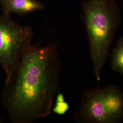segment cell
I'll use <instances>...</instances> for the list:
<instances>
[{"instance_id":"6da1fadb","label":"cell","mask_w":123,"mask_h":123,"mask_svg":"<svg viewBox=\"0 0 123 123\" xmlns=\"http://www.w3.org/2000/svg\"><path fill=\"white\" fill-rule=\"evenodd\" d=\"M61 68L57 44L31 46L2 90L12 123H34L51 114Z\"/></svg>"},{"instance_id":"ba28073f","label":"cell","mask_w":123,"mask_h":123,"mask_svg":"<svg viewBox=\"0 0 123 123\" xmlns=\"http://www.w3.org/2000/svg\"><path fill=\"white\" fill-rule=\"evenodd\" d=\"M3 121V119L0 117V123H2Z\"/></svg>"},{"instance_id":"5b68a950","label":"cell","mask_w":123,"mask_h":123,"mask_svg":"<svg viewBox=\"0 0 123 123\" xmlns=\"http://www.w3.org/2000/svg\"><path fill=\"white\" fill-rule=\"evenodd\" d=\"M3 14L12 13L25 15L34 12L44 8V5L37 0H0Z\"/></svg>"},{"instance_id":"277c9868","label":"cell","mask_w":123,"mask_h":123,"mask_svg":"<svg viewBox=\"0 0 123 123\" xmlns=\"http://www.w3.org/2000/svg\"><path fill=\"white\" fill-rule=\"evenodd\" d=\"M33 31L23 26L10 15H0V67L8 82L18 65L31 47Z\"/></svg>"},{"instance_id":"3957f363","label":"cell","mask_w":123,"mask_h":123,"mask_svg":"<svg viewBox=\"0 0 123 123\" xmlns=\"http://www.w3.org/2000/svg\"><path fill=\"white\" fill-rule=\"evenodd\" d=\"M123 119V92L117 86L87 89L74 117L78 123H119Z\"/></svg>"},{"instance_id":"8992f818","label":"cell","mask_w":123,"mask_h":123,"mask_svg":"<svg viewBox=\"0 0 123 123\" xmlns=\"http://www.w3.org/2000/svg\"><path fill=\"white\" fill-rule=\"evenodd\" d=\"M111 66L113 70L123 75V36L119 38L111 55Z\"/></svg>"},{"instance_id":"7a4b0ae2","label":"cell","mask_w":123,"mask_h":123,"mask_svg":"<svg viewBox=\"0 0 123 123\" xmlns=\"http://www.w3.org/2000/svg\"><path fill=\"white\" fill-rule=\"evenodd\" d=\"M83 19L88 34L90 57L98 82L121 22L115 0H88L83 3Z\"/></svg>"},{"instance_id":"52a82bcc","label":"cell","mask_w":123,"mask_h":123,"mask_svg":"<svg viewBox=\"0 0 123 123\" xmlns=\"http://www.w3.org/2000/svg\"><path fill=\"white\" fill-rule=\"evenodd\" d=\"M58 96L57 105L55 107L56 113L58 114H65L66 112L68 110L69 106L67 102L64 101V99L62 95L60 94Z\"/></svg>"}]
</instances>
